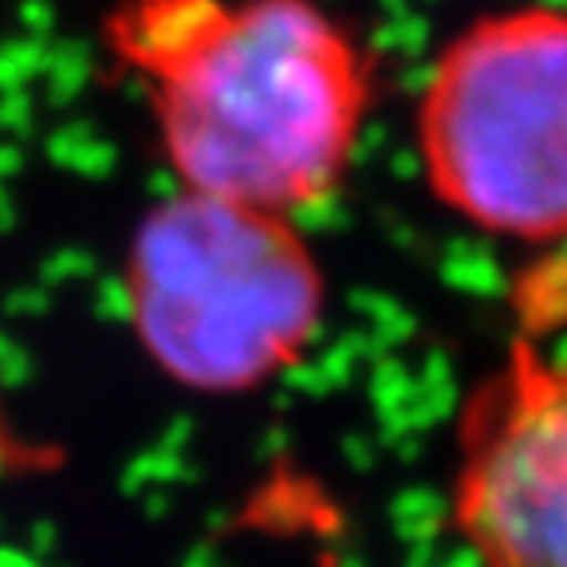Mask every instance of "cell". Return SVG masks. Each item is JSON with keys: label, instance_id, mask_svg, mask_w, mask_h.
I'll list each match as a JSON object with an SVG mask.
<instances>
[{"label": "cell", "instance_id": "cell-3", "mask_svg": "<svg viewBox=\"0 0 567 567\" xmlns=\"http://www.w3.org/2000/svg\"><path fill=\"white\" fill-rule=\"evenodd\" d=\"M414 123L425 186L457 221L567 240V9L520 4L461 28L425 71Z\"/></svg>", "mask_w": 567, "mask_h": 567}, {"label": "cell", "instance_id": "cell-1", "mask_svg": "<svg viewBox=\"0 0 567 567\" xmlns=\"http://www.w3.org/2000/svg\"><path fill=\"white\" fill-rule=\"evenodd\" d=\"M103 44L186 194L296 213L343 186L374 60L316 0H118Z\"/></svg>", "mask_w": 567, "mask_h": 567}, {"label": "cell", "instance_id": "cell-4", "mask_svg": "<svg viewBox=\"0 0 567 567\" xmlns=\"http://www.w3.org/2000/svg\"><path fill=\"white\" fill-rule=\"evenodd\" d=\"M450 524L473 567H567V347L520 339L473 386Z\"/></svg>", "mask_w": 567, "mask_h": 567}, {"label": "cell", "instance_id": "cell-2", "mask_svg": "<svg viewBox=\"0 0 567 567\" xmlns=\"http://www.w3.org/2000/svg\"><path fill=\"white\" fill-rule=\"evenodd\" d=\"M142 354L197 394H248L300 367L328 284L296 217L177 189L138 221L123 265Z\"/></svg>", "mask_w": 567, "mask_h": 567}]
</instances>
